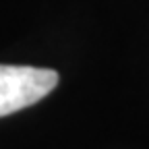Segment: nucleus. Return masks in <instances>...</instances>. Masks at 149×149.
<instances>
[{
	"instance_id": "obj_1",
	"label": "nucleus",
	"mask_w": 149,
	"mask_h": 149,
	"mask_svg": "<svg viewBox=\"0 0 149 149\" xmlns=\"http://www.w3.org/2000/svg\"><path fill=\"white\" fill-rule=\"evenodd\" d=\"M58 85V72L37 66L0 64V118L44 100Z\"/></svg>"
}]
</instances>
